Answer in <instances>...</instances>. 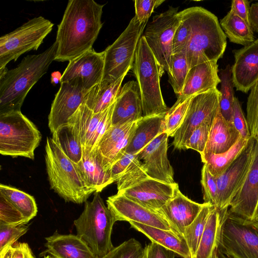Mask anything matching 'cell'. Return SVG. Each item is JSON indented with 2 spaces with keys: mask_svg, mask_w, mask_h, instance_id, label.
<instances>
[{
  "mask_svg": "<svg viewBox=\"0 0 258 258\" xmlns=\"http://www.w3.org/2000/svg\"><path fill=\"white\" fill-rule=\"evenodd\" d=\"M104 6L93 0L69 1L57 26L55 60L69 62L93 48L103 26Z\"/></svg>",
  "mask_w": 258,
  "mask_h": 258,
  "instance_id": "obj_1",
  "label": "cell"
},
{
  "mask_svg": "<svg viewBox=\"0 0 258 258\" xmlns=\"http://www.w3.org/2000/svg\"><path fill=\"white\" fill-rule=\"evenodd\" d=\"M56 53L54 42L42 52L24 57L16 68L0 77V114L21 111L27 94L46 73Z\"/></svg>",
  "mask_w": 258,
  "mask_h": 258,
  "instance_id": "obj_2",
  "label": "cell"
},
{
  "mask_svg": "<svg viewBox=\"0 0 258 258\" xmlns=\"http://www.w3.org/2000/svg\"><path fill=\"white\" fill-rule=\"evenodd\" d=\"M192 35L186 49L189 69L222 58L227 46L225 35L217 17L201 7L188 8Z\"/></svg>",
  "mask_w": 258,
  "mask_h": 258,
  "instance_id": "obj_3",
  "label": "cell"
},
{
  "mask_svg": "<svg viewBox=\"0 0 258 258\" xmlns=\"http://www.w3.org/2000/svg\"><path fill=\"white\" fill-rule=\"evenodd\" d=\"M45 162L50 189L67 202L85 203L94 192L86 185L77 163L62 151L52 137H47Z\"/></svg>",
  "mask_w": 258,
  "mask_h": 258,
  "instance_id": "obj_4",
  "label": "cell"
},
{
  "mask_svg": "<svg viewBox=\"0 0 258 258\" xmlns=\"http://www.w3.org/2000/svg\"><path fill=\"white\" fill-rule=\"evenodd\" d=\"M141 96L143 116L157 115L168 111L160 87V78L164 74L145 38L138 44L132 68Z\"/></svg>",
  "mask_w": 258,
  "mask_h": 258,
  "instance_id": "obj_5",
  "label": "cell"
},
{
  "mask_svg": "<svg viewBox=\"0 0 258 258\" xmlns=\"http://www.w3.org/2000/svg\"><path fill=\"white\" fill-rule=\"evenodd\" d=\"M116 222L101 197L95 192L92 201L85 203L84 210L74 221L77 235L89 246L97 257H101L113 247L111 233Z\"/></svg>",
  "mask_w": 258,
  "mask_h": 258,
  "instance_id": "obj_6",
  "label": "cell"
},
{
  "mask_svg": "<svg viewBox=\"0 0 258 258\" xmlns=\"http://www.w3.org/2000/svg\"><path fill=\"white\" fill-rule=\"evenodd\" d=\"M41 134L21 111L0 114V153L13 157L33 160Z\"/></svg>",
  "mask_w": 258,
  "mask_h": 258,
  "instance_id": "obj_7",
  "label": "cell"
},
{
  "mask_svg": "<svg viewBox=\"0 0 258 258\" xmlns=\"http://www.w3.org/2000/svg\"><path fill=\"white\" fill-rule=\"evenodd\" d=\"M147 24L140 23L134 16L124 31L104 50L102 81L113 83L133 68L137 47Z\"/></svg>",
  "mask_w": 258,
  "mask_h": 258,
  "instance_id": "obj_8",
  "label": "cell"
},
{
  "mask_svg": "<svg viewBox=\"0 0 258 258\" xmlns=\"http://www.w3.org/2000/svg\"><path fill=\"white\" fill-rule=\"evenodd\" d=\"M218 250L231 258H258V221L244 219L228 210Z\"/></svg>",
  "mask_w": 258,
  "mask_h": 258,
  "instance_id": "obj_9",
  "label": "cell"
},
{
  "mask_svg": "<svg viewBox=\"0 0 258 258\" xmlns=\"http://www.w3.org/2000/svg\"><path fill=\"white\" fill-rule=\"evenodd\" d=\"M54 24L42 16L34 17L0 38V69L22 54L36 50L51 31Z\"/></svg>",
  "mask_w": 258,
  "mask_h": 258,
  "instance_id": "obj_10",
  "label": "cell"
},
{
  "mask_svg": "<svg viewBox=\"0 0 258 258\" xmlns=\"http://www.w3.org/2000/svg\"><path fill=\"white\" fill-rule=\"evenodd\" d=\"M178 10V8L170 7L165 12L154 16L142 35L158 63L168 74L170 73L174 35L180 21Z\"/></svg>",
  "mask_w": 258,
  "mask_h": 258,
  "instance_id": "obj_11",
  "label": "cell"
},
{
  "mask_svg": "<svg viewBox=\"0 0 258 258\" xmlns=\"http://www.w3.org/2000/svg\"><path fill=\"white\" fill-rule=\"evenodd\" d=\"M220 91L215 88L192 96L185 117L175 133V149L184 150V144L192 132L203 124L212 125L219 109Z\"/></svg>",
  "mask_w": 258,
  "mask_h": 258,
  "instance_id": "obj_12",
  "label": "cell"
},
{
  "mask_svg": "<svg viewBox=\"0 0 258 258\" xmlns=\"http://www.w3.org/2000/svg\"><path fill=\"white\" fill-rule=\"evenodd\" d=\"M104 52L93 48L69 61L60 83H68L89 91L102 80Z\"/></svg>",
  "mask_w": 258,
  "mask_h": 258,
  "instance_id": "obj_13",
  "label": "cell"
},
{
  "mask_svg": "<svg viewBox=\"0 0 258 258\" xmlns=\"http://www.w3.org/2000/svg\"><path fill=\"white\" fill-rule=\"evenodd\" d=\"M255 139L251 137L245 148L220 175L215 177L217 186L219 210L228 209L240 188L251 161Z\"/></svg>",
  "mask_w": 258,
  "mask_h": 258,
  "instance_id": "obj_14",
  "label": "cell"
},
{
  "mask_svg": "<svg viewBox=\"0 0 258 258\" xmlns=\"http://www.w3.org/2000/svg\"><path fill=\"white\" fill-rule=\"evenodd\" d=\"M138 120L112 125L96 144L93 150L99 157L106 171L109 172L112 165L126 153L134 135Z\"/></svg>",
  "mask_w": 258,
  "mask_h": 258,
  "instance_id": "obj_15",
  "label": "cell"
},
{
  "mask_svg": "<svg viewBox=\"0 0 258 258\" xmlns=\"http://www.w3.org/2000/svg\"><path fill=\"white\" fill-rule=\"evenodd\" d=\"M106 204L116 222H134L174 231L167 221L157 212L140 205L120 194L117 193L109 197Z\"/></svg>",
  "mask_w": 258,
  "mask_h": 258,
  "instance_id": "obj_16",
  "label": "cell"
},
{
  "mask_svg": "<svg viewBox=\"0 0 258 258\" xmlns=\"http://www.w3.org/2000/svg\"><path fill=\"white\" fill-rule=\"evenodd\" d=\"M258 207V140L255 139L253 154L242 185L232 199L228 211L240 217L256 220Z\"/></svg>",
  "mask_w": 258,
  "mask_h": 258,
  "instance_id": "obj_17",
  "label": "cell"
},
{
  "mask_svg": "<svg viewBox=\"0 0 258 258\" xmlns=\"http://www.w3.org/2000/svg\"><path fill=\"white\" fill-rule=\"evenodd\" d=\"M168 136L165 132L158 135L138 153L143 160L148 176L169 183H175L174 171L167 155Z\"/></svg>",
  "mask_w": 258,
  "mask_h": 258,
  "instance_id": "obj_18",
  "label": "cell"
},
{
  "mask_svg": "<svg viewBox=\"0 0 258 258\" xmlns=\"http://www.w3.org/2000/svg\"><path fill=\"white\" fill-rule=\"evenodd\" d=\"M178 186L176 182L169 184L148 177L117 193L156 212L173 197Z\"/></svg>",
  "mask_w": 258,
  "mask_h": 258,
  "instance_id": "obj_19",
  "label": "cell"
},
{
  "mask_svg": "<svg viewBox=\"0 0 258 258\" xmlns=\"http://www.w3.org/2000/svg\"><path fill=\"white\" fill-rule=\"evenodd\" d=\"M88 91L68 83H60L48 117V127L51 134L68 123L70 118L84 103Z\"/></svg>",
  "mask_w": 258,
  "mask_h": 258,
  "instance_id": "obj_20",
  "label": "cell"
},
{
  "mask_svg": "<svg viewBox=\"0 0 258 258\" xmlns=\"http://www.w3.org/2000/svg\"><path fill=\"white\" fill-rule=\"evenodd\" d=\"M232 82L237 91L247 93L258 80V38L247 45L233 50Z\"/></svg>",
  "mask_w": 258,
  "mask_h": 258,
  "instance_id": "obj_21",
  "label": "cell"
},
{
  "mask_svg": "<svg viewBox=\"0 0 258 258\" xmlns=\"http://www.w3.org/2000/svg\"><path fill=\"white\" fill-rule=\"evenodd\" d=\"M204 205V203L195 202L184 196L178 186L173 197L156 212L175 232L183 236L185 228L193 222Z\"/></svg>",
  "mask_w": 258,
  "mask_h": 258,
  "instance_id": "obj_22",
  "label": "cell"
},
{
  "mask_svg": "<svg viewBox=\"0 0 258 258\" xmlns=\"http://www.w3.org/2000/svg\"><path fill=\"white\" fill-rule=\"evenodd\" d=\"M217 61L196 65L189 69L181 94L175 103L184 101L195 95L217 88L221 83Z\"/></svg>",
  "mask_w": 258,
  "mask_h": 258,
  "instance_id": "obj_23",
  "label": "cell"
},
{
  "mask_svg": "<svg viewBox=\"0 0 258 258\" xmlns=\"http://www.w3.org/2000/svg\"><path fill=\"white\" fill-rule=\"evenodd\" d=\"M143 116L142 103L138 82L130 81L121 87L115 101L112 125L136 121Z\"/></svg>",
  "mask_w": 258,
  "mask_h": 258,
  "instance_id": "obj_24",
  "label": "cell"
},
{
  "mask_svg": "<svg viewBox=\"0 0 258 258\" xmlns=\"http://www.w3.org/2000/svg\"><path fill=\"white\" fill-rule=\"evenodd\" d=\"M45 239L44 253H48L54 258H97L88 244L77 234H62L55 231Z\"/></svg>",
  "mask_w": 258,
  "mask_h": 258,
  "instance_id": "obj_25",
  "label": "cell"
},
{
  "mask_svg": "<svg viewBox=\"0 0 258 258\" xmlns=\"http://www.w3.org/2000/svg\"><path fill=\"white\" fill-rule=\"evenodd\" d=\"M240 137V134L233 123L224 119L219 108L212 124L203 154L206 153H224L232 147Z\"/></svg>",
  "mask_w": 258,
  "mask_h": 258,
  "instance_id": "obj_26",
  "label": "cell"
},
{
  "mask_svg": "<svg viewBox=\"0 0 258 258\" xmlns=\"http://www.w3.org/2000/svg\"><path fill=\"white\" fill-rule=\"evenodd\" d=\"M228 209L214 207L195 254L191 258H215L221 236L222 226Z\"/></svg>",
  "mask_w": 258,
  "mask_h": 258,
  "instance_id": "obj_27",
  "label": "cell"
},
{
  "mask_svg": "<svg viewBox=\"0 0 258 258\" xmlns=\"http://www.w3.org/2000/svg\"><path fill=\"white\" fill-rule=\"evenodd\" d=\"M77 164L86 185L94 192H100L112 183L110 172L103 168L94 150L83 151L82 157Z\"/></svg>",
  "mask_w": 258,
  "mask_h": 258,
  "instance_id": "obj_28",
  "label": "cell"
},
{
  "mask_svg": "<svg viewBox=\"0 0 258 258\" xmlns=\"http://www.w3.org/2000/svg\"><path fill=\"white\" fill-rule=\"evenodd\" d=\"M131 227L146 235L151 242L173 251L182 258H191L189 248L184 237L171 230L162 229L131 222Z\"/></svg>",
  "mask_w": 258,
  "mask_h": 258,
  "instance_id": "obj_29",
  "label": "cell"
},
{
  "mask_svg": "<svg viewBox=\"0 0 258 258\" xmlns=\"http://www.w3.org/2000/svg\"><path fill=\"white\" fill-rule=\"evenodd\" d=\"M106 110L95 113L84 103L70 118L68 122L76 127L83 151L91 152L93 150L94 138Z\"/></svg>",
  "mask_w": 258,
  "mask_h": 258,
  "instance_id": "obj_30",
  "label": "cell"
},
{
  "mask_svg": "<svg viewBox=\"0 0 258 258\" xmlns=\"http://www.w3.org/2000/svg\"><path fill=\"white\" fill-rule=\"evenodd\" d=\"M166 113L143 116L139 119L134 135L126 152L138 153L158 135L164 132Z\"/></svg>",
  "mask_w": 258,
  "mask_h": 258,
  "instance_id": "obj_31",
  "label": "cell"
},
{
  "mask_svg": "<svg viewBox=\"0 0 258 258\" xmlns=\"http://www.w3.org/2000/svg\"><path fill=\"white\" fill-rule=\"evenodd\" d=\"M126 75L113 83L101 81L87 92L85 104L95 113L107 109L115 102Z\"/></svg>",
  "mask_w": 258,
  "mask_h": 258,
  "instance_id": "obj_32",
  "label": "cell"
},
{
  "mask_svg": "<svg viewBox=\"0 0 258 258\" xmlns=\"http://www.w3.org/2000/svg\"><path fill=\"white\" fill-rule=\"evenodd\" d=\"M52 138L63 153L74 162L81 159L83 150L78 131L75 125L68 122L52 133Z\"/></svg>",
  "mask_w": 258,
  "mask_h": 258,
  "instance_id": "obj_33",
  "label": "cell"
},
{
  "mask_svg": "<svg viewBox=\"0 0 258 258\" xmlns=\"http://www.w3.org/2000/svg\"><path fill=\"white\" fill-rule=\"evenodd\" d=\"M249 140L241 136L228 151L221 154L206 153L201 155L202 161L205 164L209 172L216 177L222 174L234 161L248 144Z\"/></svg>",
  "mask_w": 258,
  "mask_h": 258,
  "instance_id": "obj_34",
  "label": "cell"
},
{
  "mask_svg": "<svg viewBox=\"0 0 258 258\" xmlns=\"http://www.w3.org/2000/svg\"><path fill=\"white\" fill-rule=\"evenodd\" d=\"M219 23L231 42L245 46L255 40L254 32L250 25L230 10Z\"/></svg>",
  "mask_w": 258,
  "mask_h": 258,
  "instance_id": "obj_35",
  "label": "cell"
},
{
  "mask_svg": "<svg viewBox=\"0 0 258 258\" xmlns=\"http://www.w3.org/2000/svg\"><path fill=\"white\" fill-rule=\"evenodd\" d=\"M0 194L5 196L29 222L37 215V206L34 198L14 187L1 183Z\"/></svg>",
  "mask_w": 258,
  "mask_h": 258,
  "instance_id": "obj_36",
  "label": "cell"
},
{
  "mask_svg": "<svg viewBox=\"0 0 258 258\" xmlns=\"http://www.w3.org/2000/svg\"><path fill=\"white\" fill-rule=\"evenodd\" d=\"M221 80L220 110L224 119L229 122H232L233 106L234 96V85L232 82L231 67L228 64L219 72Z\"/></svg>",
  "mask_w": 258,
  "mask_h": 258,
  "instance_id": "obj_37",
  "label": "cell"
},
{
  "mask_svg": "<svg viewBox=\"0 0 258 258\" xmlns=\"http://www.w3.org/2000/svg\"><path fill=\"white\" fill-rule=\"evenodd\" d=\"M214 207L209 204L204 203L202 209L193 222L185 228L183 236L189 248L191 257L197 250L209 215Z\"/></svg>",
  "mask_w": 258,
  "mask_h": 258,
  "instance_id": "obj_38",
  "label": "cell"
},
{
  "mask_svg": "<svg viewBox=\"0 0 258 258\" xmlns=\"http://www.w3.org/2000/svg\"><path fill=\"white\" fill-rule=\"evenodd\" d=\"M189 70L186 51L172 55L170 73L168 74V82L177 96L179 95L182 91Z\"/></svg>",
  "mask_w": 258,
  "mask_h": 258,
  "instance_id": "obj_39",
  "label": "cell"
},
{
  "mask_svg": "<svg viewBox=\"0 0 258 258\" xmlns=\"http://www.w3.org/2000/svg\"><path fill=\"white\" fill-rule=\"evenodd\" d=\"M148 177L143 163L139 159L138 155L125 167L117 180V191L130 188Z\"/></svg>",
  "mask_w": 258,
  "mask_h": 258,
  "instance_id": "obj_40",
  "label": "cell"
},
{
  "mask_svg": "<svg viewBox=\"0 0 258 258\" xmlns=\"http://www.w3.org/2000/svg\"><path fill=\"white\" fill-rule=\"evenodd\" d=\"M180 21L174 35L172 54L186 51L192 35V25L188 8L179 12Z\"/></svg>",
  "mask_w": 258,
  "mask_h": 258,
  "instance_id": "obj_41",
  "label": "cell"
},
{
  "mask_svg": "<svg viewBox=\"0 0 258 258\" xmlns=\"http://www.w3.org/2000/svg\"><path fill=\"white\" fill-rule=\"evenodd\" d=\"M192 97L178 103H175L167 112L165 118L164 132L168 137H174L181 125Z\"/></svg>",
  "mask_w": 258,
  "mask_h": 258,
  "instance_id": "obj_42",
  "label": "cell"
},
{
  "mask_svg": "<svg viewBox=\"0 0 258 258\" xmlns=\"http://www.w3.org/2000/svg\"><path fill=\"white\" fill-rule=\"evenodd\" d=\"M28 222L21 212L0 194V224L19 226L26 225Z\"/></svg>",
  "mask_w": 258,
  "mask_h": 258,
  "instance_id": "obj_43",
  "label": "cell"
},
{
  "mask_svg": "<svg viewBox=\"0 0 258 258\" xmlns=\"http://www.w3.org/2000/svg\"><path fill=\"white\" fill-rule=\"evenodd\" d=\"M144 247L134 238L114 247L106 255L97 258H143Z\"/></svg>",
  "mask_w": 258,
  "mask_h": 258,
  "instance_id": "obj_44",
  "label": "cell"
},
{
  "mask_svg": "<svg viewBox=\"0 0 258 258\" xmlns=\"http://www.w3.org/2000/svg\"><path fill=\"white\" fill-rule=\"evenodd\" d=\"M246 120L252 137L258 135V80L252 86L246 102Z\"/></svg>",
  "mask_w": 258,
  "mask_h": 258,
  "instance_id": "obj_45",
  "label": "cell"
},
{
  "mask_svg": "<svg viewBox=\"0 0 258 258\" xmlns=\"http://www.w3.org/2000/svg\"><path fill=\"white\" fill-rule=\"evenodd\" d=\"M201 182L204 203L209 204L216 208L218 206V191L215 178L204 164L202 169Z\"/></svg>",
  "mask_w": 258,
  "mask_h": 258,
  "instance_id": "obj_46",
  "label": "cell"
},
{
  "mask_svg": "<svg viewBox=\"0 0 258 258\" xmlns=\"http://www.w3.org/2000/svg\"><path fill=\"white\" fill-rule=\"evenodd\" d=\"M211 125L203 124L196 128L184 144V150L192 149L202 155L205 149Z\"/></svg>",
  "mask_w": 258,
  "mask_h": 258,
  "instance_id": "obj_47",
  "label": "cell"
},
{
  "mask_svg": "<svg viewBox=\"0 0 258 258\" xmlns=\"http://www.w3.org/2000/svg\"><path fill=\"white\" fill-rule=\"evenodd\" d=\"M29 230V226L0 224V251L12 245Z\"/></svg>",
  "mask_w": 258,
  "mask_h": 258,
  "instance_id": "obj_48",
  "label": "cell"
},
{
  "mask_svg": "<svg viewBox=\"0 0 258 258\" xmlns=\"http://www.w3.org/2000/svg\"><path fill=\"white\" fill-rule=\"evenodd\" d=\"M164 2V0L134 1L135 18L141 24L148 22L154 9Z\"/></svg>",
  "mask_w": 258,
  "mask_h": 258,
  "instance_id": "obj_49",
  "label": "cell"
},
{
  "mask_svg": "<svg viewBox=\"0 0 258 258\" xmlns=\"http://www.w3.org/2000/svg\"><path fill=\"white\" fill-rule=\"evenodd\" d=\"M232 122L240 136L244 139L249 140L251 137L246 118H245L240 104L235 97L232 111Z\"/></svg>",
  "mask_w": 258,
  "mask_h": 258,
  "instance_id": "obj_50",
  "label": "cell"
},
{
  "mask_svg": "<svg viewBox=\"0 0 258 258\" xmlns=\"http://www.w3.org/2000/svg\"><path fill=\"white\" fill-rule=\"evenodd\" d=\"M138 156V153L126 152L118 160L111 166L109 172L112 182H116L125 167Z\"/></svg>",
  "mask_w": 258,
  "mask_h": 258,
  "instance_id": "obj_51",
  "label": "cell"
},
{
  "mask_svg": "<svg viewBox=\"0 0 258 258\" xmlns=\"http://www.w3.org/2000/svg\"><path fill=\"white\" fill-rule=\"evenodd\" d=\"M176 255L173 251L151 242L144 247L143 258H175Z\"/></svg>",
  "mask_w": 258,
  "mask_h": 258,
  "instance_id": "obj_52",
  "label": "cell"
},
{
  "mask_svg": "<svg viewBox=\"0 0 258 258\" xmlns=\"http://www.w3.org/2000/svg\"><path fill=\"white\" fill-rule=\"evenodd\" d=\"M250 2L247 0H233L231 2L230 11L249 25L248 17Z\"/></svg>",
  "mask_w": 258,
  "mask_h": 258,
  "instance_id": "obj_53",
  "label": "cell"
},
{
  "mask_svg": "<svg viewBox=\"0 0 258 258\" xmlns=\"http://www.w3.org/2000/svg\"><path fill=\"white\" fill-rule=\"evenodd\" d=\"M12 246V258H35L27 243L16 242Z\"/></svg>",
  "mask_w": 258,
  "mask_h": 258,
  "instance_id": "obj_54",
  "label": "cell"
},
{
  "mask_svg": "<svg viewBox=\"0 0 258 258\" xmlns=\"http://www.w3.org/2000/svg\"><path fill=\"white\" fill-rule=\"evenodd\" d=\"M248 20L253 31L258 33V2L250 5Z\"/></svg>",
  "mask_w": 258,
  "mask_h": 258,
  "instance_id": "obj_55",
  "label": "cell"
},
{
  "mask_svg": "<svg viewBox=\"0 0 258 258\" xmlns=\"http://www.w3.org/2000/svg\"><path fill=\"white\" fill-rule=\"evenodd\" d=\"M12 245H11L0 251V258H12Z\"/></svg>",
  "mask_w": 258,
  "mask_h": 258,
  "instance_id": "obj_56",
  "label": "cell"
},
{
  "mask_svg": "<svg viewBox=\"0 0 258 258\" xmlns=\"http://www.w3.org/2000/svg\"><path fill=\"white\" fill-rule=\"evenodd\" d=\"M218 258H231V257L224 254L219 250H217Z\"/></svg>",
  "mask_w": 258,
  "mask_h": 258,
  "instance_id": "obj_57",
  "label": "cell"
},
{
  "mask_svg": "<svg viewBox=\"0 0 258 258\" xmlns=\"http://www.w3.org/2000/svg\"><path fill=\"white\" fill-rule=\"evenodd\" d=\"M44 258H54V257H52V256H51L50 255H44Z\"/></svg>",
  "mask_w": 258,
  "mask_h": 258,
  "instance_id": "obj_58",
  "label": "cell"
},
{
  "mask_svg": "<svg viewBox=\"0 0 258 258\" xmlns=\"http://www.w3.org/2000/svg\"><path fill=\"white\" fill-rule=\"evenodd\" d=\"M256 220L258 221V207H257V214H256Z\"/></svg>",
  "mask_w": 258,
  "mask_h": 258,
  "instance_id": "obj_59",
  "label": "cell"
},
{
  "mask_svg": "<svg viewBox=\"0 0 258 258\" xmlns=\"http://www.w3.org/2000/svg\"><path fill=\"white\" fill-rule=\"evenodd\" d=\"M215 258H218V256H217V253H216V255H215Z\"/></svg>",
  "mask_w": 258,
  "mask_h": 258,
  "instance_id": "obj_60",
  "label": "cell"
},
{
  "mask_svg": "<svg viewBox=\"0 0 258 258\" xmlns=\"http://www.w3.org/2000/svg\"><path fill=\"white\" fill-rule=\"evenodd\" d=\"M254 139L258 140V135H257L256 138L255 139Z\"/></svg>",
  "mask_w": 258,
  "mask_h": 258,
  "instance_id": "obj_61",
  "label": "cell"
}]
</instances>
